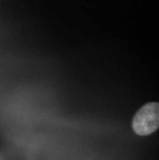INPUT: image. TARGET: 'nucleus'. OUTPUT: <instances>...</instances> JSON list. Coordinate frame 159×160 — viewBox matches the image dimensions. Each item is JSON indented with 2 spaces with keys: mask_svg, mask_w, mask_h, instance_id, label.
<instances>
[{
  "mask_svg": "<svg viewBox=\"0 0 159 160\" xmlns=\"http://www.w3.org/2000/svg\"><path fill=\"white\" fill-rule=\"evenodd\" d=\"M159 126V104L150 102L145 104L135 114L132 128L138 135H149L156 131Z\"/></svg>",
  "mask_w": 159,
  "mask_h": 160,
  "instance_id": "nucleus-1",
  "label": "nucleus"
},
{
  "mask_svg": "<svg viewBox=\"0 0 159 160\" xmlns=\"http://www.w3.org/2000/svg\"><path fill=\"white\" fill-rule=\"evenodd\" d=\"M0 160H2V157H1V156H0Z\"/></svg>",
  "mask_w": 159,
  "mask_h": 160,
  "instance_id": "nucleus-2",
  "label": "nucleus"
}]
</instances>
